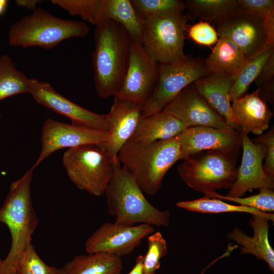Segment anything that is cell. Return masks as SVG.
Segmentation results:
<instances>
[{"label": "cell", "instance_id": "cell-37", "mask_svg": "<svg viewBox=\"0 0 274 274\" xmlns=\"http://www.w3.org/2000/svg\"><path fill=\"white\" fill-rule=\"evenodd\" d=\"M252 141L255 144H263L266 147L265 161L263 164L264 173L274 179V128L271 127L266 133L260 134Z\"/></svg>", "mask_w": 274, "mask_h": 274}, {"label": "cell", "instance_id": "cell-5", "mask_svg": "<svg viewBox=\"0 0 274 274\" xmlns=\"http://www.w3.org/2000/svg\"><path fill=\"white\" fill-rule=\"evenodd\" d=\"M89 31V27L83 21L62 19L37 7L31 14L11 25L8 43L13 47L51 49L64 40L85 37Z\"/></svg>", "mask_w": 274, "mask_h": 274}, {"label": "cell", "instance_id": "cell-20", "mask_svg": "<svg viewBox=\"0 0 274 274\" xmlns=\"http://www.w3.org/2000/svg\"><path fill=\"white\" fill-rule=\"evenodd\" d=\"M231 102L232 113L239 132L260 135L268 128L273 113L260 97L257 89Z\"/></svg>", "mask_w": 274, "mask_h": 274}, {"label": "cell", "instance_id": "cell-23", "mask_svg": "<svg viewBox=\"0 0 274 274\" xmlns=\"http://www.w3.org/2000/svg\"><path fill=\"white\" fill-rule=\"evenodd\" d=\"M247 60L236 44L226 37H221L204 62L211 73L232 77L234 79Z\"/></svg>", "mask_w": 274, "mask_h": 274}, {"label": "cell", "instance_id": "cell-41", "mask_svg": "<svg viewBox=\"0 0 274 274\" xmlns=\"http://www.w3.org/2000/svg\"><path fill=\"white\" fill-rule=\"evenodd\" d=\"M8 5V1L7 0H0V16L6 12Z\"/></svg>", "mask_w": 274, "mask_h": 274}, {"label": "cell", "instance_id": "cell-7", "mask_svg": "<svg viewBox=\"0 0 274 274\" xmlns=\"http://www.w3.org/2000/svg\"><path fill=\"white\" fill-rule=\"evenodd\" d=\"M62 162L71 182L80 190L95 196L105 194L113 174V163L100 145L67 149Z\"/></svg>", "mask_w": 274, "mask_h": 274}, {"label": "cell", "instance_id": "cell-24", "mask_svg": "<svg viewBox=\"0 0 274 274\" xmlns=\"http://www.w3.org/2000/svg\"><path fill=\"white\" fill-rule=\"evenodd\" d=\"M66 274H122L121 258L107 253L78 255L62 267Z\"/></svg>", "mask_w": 274, "mask_h": 274}, {"label": "cell", "instance_id": "cell-4", "mask_svg": "<svg viewBox=\"0 0 274 274\" xmlns=\"http://www.w3.org/2000/svg\"><path fill=\"white\" fill-rule=\"evenodd\" d=\"M107 212L118 224L132 226L146 224L168 227L170 212L153 206L133 177L120 164H113V174L105 193Z\"/></svg>", "mask_w": 274, "mask_h": 274}, {"label": "cell", "instance_id": "cell-3", "mask_svg": "<svg viewBox=\"0 0 274 274\" xmlns=\"http://www.w3.org/2000/svg\"><path fill=\"white\" fill-rule=\"evenodd\" d=\"M180 153L177 136L148 143L128 141L118 158L143 193L152 196L159 190L168 170L180 160Z\"/></svg>", "mask_w": 274, "mask_h": 274}, {"label": "cell", "instance_id": "cell-30", "mask_svg": "<svg viewBox=\"0 0 274 274\" xmlns=\"http://www.w3.org/2000/svg\"><path fill=\"white\" fill-rule=\"evenodd\" d=\"M140 19L167 16L183 13L184 2L180 0H131Z\"/></svg>", "mask_w": 274, "mask_h": 274}, {"label": "cell", "instance_id": "cell-18", "mask_svg": "<svg viewBox=\"0 0 274 274\" xmlns=\"http://www.w3.org/2000/svg\"><path fill=\"white\" fill-rule=\"evenodd\" d=\"M143 106L114 97L108 116L110 129L101 146L113 164L119 161L118 155L134 133L142 118Z\"/></svg>", "mask_w": 274, "mask_h": 274}, {"label": "cell", "instance_id": "cell-34", "mask_svg": "<svg viewBox=\"0 0 274 274\" xmlns=\"http://www.w3.org/2000/svg\"><path fill=\"white\" fill-rule=\"evenodd\" d=\"M60 268L47 265L31 243L26 248L16 268V274H58Z\"/></svg>", "mask_w": 274, "mask_h": 274}, {"label": "cell", "instance_id": "cell-35", "mask_svg": "<svg viewBox=\"0 0 274 274\" xmlns=\"http://www.w3.org/2000/svg\"><path fill=\"white\" fill-rule=\"evenodd\" d=\"M255 82L260 97L265 102L274 101V52L265 63Z\"/></svg>", "mask_w": 274, "mask_h": 274}, {"label": "cell", "instance_id": "cell-11", "mask_svg": "<svg viewBox=\"0 0 274 274\" xmlns=\"http://www.w3.org/2000/svg\"><path fill=\"white\" fill-rule=\"evenodd\" d=\"M154 230V226L146 224L127 226L106 222L86 239L85 250L87 253L103 252L121 258L131 253Z\"/></svg>", "mask_w": 274, "mask_h": 274}, {"label": "cell", "instance_id": "cell-15", "mask_svg": "<svg viewBox=\"0 0 274 274\" xmlns=\"http://www.w3.org/2000/svg\"><path fill=\"white\" fill-rule=\"evenodd\" d=\"M240 132L243 154L235 181L226 195L231 197H242L254 189L274 188V179L266 175L263 168V160L267 153L266 146L253 143L247 134Z\"/></svg>", "mask_w": 274, "mask_h": 274}, {"label": "cell", "instance_id": "cell-29", "mask_svg": "<svg viewBox=\"0 0 274 274\" xmlns=\"http://www.w3.org/2000/svg\"><path fill=\"white\" fill-rule=\"evenodd\" d=\"M29 78L18 70L10 55L0 56V101L17 94L29 93Z\"/></svg>", "mask_w": 274, "mask_h": 274}, {"label": "cell", "instance_id": "cell-44", "mask_svg": "<svg viewBox=\"0 0 274 274\" xmlns=\"http://www.w3.org/2000/svg\"><path fill=\"white\" fill-rule=\"evenodd\" d=\"M7 274H16V270L12 269L8 272Z\"/></svg>", "mask_w": 274, "mask_h": 274}, {"label": "cell", "instance_id": "cell-8", "mask_svg": "<svg viewBox=\"0 0 274 274\" xmlns=\"http://www.w3.org/2000/svg\"><path fill=\"white\" fill-rule=\"evenodd\" d=\"M188 20L187 15L181 13L147 18L142 21L141 43L153 61L167 63L185 58L184 39Z\"/></svg>", "mask_w": 274, "mask_h": 274}, {"label": "cell", "instance_id": "cell-31", "mask_svg": "<svg viewBox=\"0 0 274 274\" xmlns=\"http://www.w3.org/2000/svg\"><path fill=\"white\" fill-rule=\"evenodd\" d=\"M100 0H51L53 4L66 11L71 16H78L96 26L100 23Z\"/></svg>", "mask_w": 274, "mask_h": 274}, {"label": "cell", "instance_id": "cell-43", "mask_svg": "<svg viewBox=\"0 0 274 274\" xmlns=\"http://www.w3.org/2000/svg\"><path fill=\"white\" fill-rule=\"evenodd\" d=\"M58 274H66L62 267L60 268L59 272Z\"/></svg>", "mask_w": 274, "mask_h": 274}, {"label": "cell", "instance_id": "cell-2", "mask_svg": "<svg viewBox=\"0 0 274 274\" xmlns=\"http://www.w3.org/2000/svg\"><path fill=\"white\" fill-rule=\"evenodd\" d=\"M33 170L31 167L11 184L0 208V223L8 227L11 237L9 252L4 259L0 260V274L16 270L20 258L31 243V236L39 225L31 198Z\"/></svg>", "mask_w": 274, "mask_h": 274}, {"label": "cell", "instance_id": "cell-22", "mask_svg": "<svg viewBox=\"0 0 274 274\" xmlns=\"http://www.w3.org/2000/svg\"><path fill=\"white\" fill-rule=\"evenodd\" d=\"M186 126L173 115L161 111L142 118L128 141L148 143L177 136Z\"/></svg>", "mask_w": 274, "mask_h": 274}, {"label": "cell", "instance_id": "cell-45", "mask_svg": "<svg viewBox=\"0 0 274 274\" xmlns=\"http://www.w3.org/2000/svg\"><path fill=\"white\" fill-rule=\"evenodd\" d=\"M1 118H2V116H1V115L0 114V123H1Z\"/></svg>", "mask_w": 274, "mask_h": 274}, {"label": "cell", "instance_id": "cell-26", "mask_svg": "<svg viewBox=\"0 0 274 274\" xmlns=\"http://www.w3.org/2000/svg\"><path fill=\"white\" fill-rule=\"evenodd\" d=\"M184 3L188 18L217 23L239 8L237 0H187Z\"/></svg>", "mask_w": 274, "mask_h": 274}, {"label": "cell", "instance_id": "cell-9", "mask_svg": "<svg viewBox=\"0 0 274 274\" xmlns=\"http://www.w3.org/2000/svg\"><path fill=\"white\" fill-rule=\"evenodd\" d=\"M211 74L204 60L190 55L177 62L158 63L157 82L143 106L142 117L161 112L187 86Z\"/></svg>", "mask_w": 274, "mask_h": 274}, {"label": "cell", "instance_id": "cell-17", "mask_svg": "<svg viewBox=\"0 0 274 274\" xmlns=\"http://www.w3.org/2000/svg\"><path fill=\"white\" fill-rule=\"evenodd\" d=\"M180 144V160L208 150L239 149L241 132L235 129H223L209 126L185 128L177 136Z\"/></svg>", "mask_w": 274, "mask_h": 274}, {"label": "cell", "instance_id": "cell-19", "mask_svg": "<svg viewBox=\"0 0 274 274\" xmlns=\"http://www.w3.org/2000/svg\"><path fill=\"white\" fill-rule=\"evenodd\" d=\"M269 221L265 217L252 215L249 221L254 232L252 236L248 235L239 227H235L227 234V237L236 243L241 249V253L253 255L257 259L264 261L273 272L274 250L268 239Z\"/></svg>", "mask_w": 274, "mask_h": 274}, {"label": "cell", "instance_id": "cell-36", "mask_svg": "<svg viewBox=\"0 0 274 274\" xmlns=\"http://www.w3.org/2000/svg\"><path fill=\"white\" fill-rule=\"evenodd\" d=\"M187 33L194 42L203 46H211L219 40L217 30L210 23L204 21L188 26Z\"/></svg>", "mask_w": 274, "mask_h": 274}, {"label": "cell", "instance_id": "cell-33", "mask_svg": "<svg viewBox=\"0 0 274 274\" xmlns=\"http://www.w3.org/2000/svg\"><path fill=\"white\" fill-rule=\"evenodd\" d=\"M147 243L148 250L144 256L143 274H155L160 267L161 258L167 254V243L159 231L149 235Z\"/></svg>", "mask_w": 274, "mask_h": 274}, {"label": "cell", "instance_id": "cell-16", "mask_svg": "<svg viewBox=\"0 0 274 274\" xmlns=\"http://www.w3.org/2000/svg\"><path fill=\"white\" fill-rule=\"evenodd\" d=\"M162 111L176 117L187 128L209 126L233 129L199 94L193 83L184 88Z\"/></svg>", "mask_w": 274, "mask_h": 274}, {"label": "cell", "instance_id": "cell-40", "mask_svg": "<svg viewBox=\"0 0 274 274\" xmlns=\"http://www.w3.org/2000/svg\"><path fill=\"white\" fill-rule=\"evenodd\" d=\"M144 256L139 255L136 258L135 264L128 274H143Z\"/></svg>", "mask_w": 274, "mask_h": 274}, {"label": "cell", "instance_id": "cell-39", "mask_svg": "<svg viewBox=\"0 0 274 274\" xmlns=\"http://www.w3.org/2000/svg\"><path fill=\"white\" fill-rule=\"evenodd\" d=\"M42 2L40 0H17L15 3L18 7H22L32 11L36 9L37 5Z\"/></svg>", "mask_w": 274, "mask_h": 274}, {"label": "cell", "instance_id": "cell-42", "mask_svg": "<svg viewBox=\"0 0 274 274\" xmlns=\"http://www.w3.org/2000/svg\"><path fill=\"white\" fill-rule=\"evenodd\" d=\"M221 259V257L219 256L217 258H216L215 260H214L211 263H210L207 266H206L205 268L202 269L201 272L199 274H204L206 270L211 266H212L214 263L218 261L219 260Z\"/></svg>", "mask_w": 274, "mask_h": 274}, {"label": "cell", "instance_id": "cell-38", "mask_svg": "<svg viewBox=\"0 0 274 274\" xmlns=\"http://www.w3.org/2000/svg\"><path fill=\"white\" fill-rule=\"evenodd\" d=\"M239 8L265 18L274 12L273 0H237Z\"/></svg>", "mask_w": 274, "mask_h": 274}, {"label": "cell", "instance_id": "cell-13", "mask_svg": "<svg viewBox=\"0 0 274 274\" xmlns=\"http://www.w3.org/2000/svg\"><path fill=\"white\" fill-rule=\"evenodd\" d=\"M219 38L231 40L247 59L260 52L267 44L264 19L239 8L217 23Z\"/></svg>", "mask_w": 274, "mask_h": 274}, {"label": "cell", "instance_id": "cell-6", "mask_svg": "<svg viewBox=\"0 0 274 274\" xmlns=\"http://www.w3.org/2000/svg\"><path fill=\"white\" fill-rule=\"evenodd\" d=\"M239 150H208L192 155L178 166V174L189 187L205 196L229 189L236 178Z\"/></svg>", "mask_w": 274, "mask_h": 274}, {"label": "cell", "instance_id": "cell-14", "mask_svg": "<svg viewBox=\"0 0 274 274\" xmlns=\"http://www.w3.org/2000/svg\"><path fill=\"white\" fill-rule=\"evenodd\" d=\"M29 93L39 104L68 118L74 124L109 131L107 114H96L80 107L58 93L49 82L29 78Z\"/></svg>", "mask_w": 274, "mask_h": 274}, {"label": "cell", "instance_id": "cell-25", "mask_svg": "<svg viewBox=\"0 0 274 274\" xmlns=\"http://www.w3.org/2000/svg\"><path fill=\"white\" fill-rule=\"evenodd\" d=\"M100 23L109 20L117 22L131 40L141 43L142 23L131 0H100Z\"/></svg>", "mask_w": 274, "mask_h": 274}, {"label": "cell", "instance_id": "cell-12", "mask_svg": "<svg viewBox=\"0 0 274 274\" xmlns=\"http://www.w3.org/2000/svg\"><path fill=\"white\" fill-rule=\"evenodd\" d=\"M107 137L108 132L48 118L44 121L42 129L40 153L31 168L35 169L59 150L86 145H101Z\"/></svg>", "mask_w": 274, "mask_h": 274}, {"label": "cell", "instance_id": "cell-21", "mask_svg": "<svg viewBox=\"0 0 274 274\" xmlns=\"http://www.w3.org/2000/svg\"><path fill=\"white\" fill-rule=\"evenodd\" d=\"M233 82L232 77L211 74L193 84L199 94L225 120L228 126L238 131L229 97Z\"/></svg>", "mask_w": 274, "mask_h": 274}, {"label": "cell", "instance_id": "cell-32", "mask_svg": "<svg viewBox=\"0 0 274 274\" xmlns=\"http://www.w3.org/2000/svg\"><path fill=\"white\" fill-rule=\"evenodd\" d=\"M207 197L234 202L240 206L253 208L263 213H272L274 212V191L271 188H261L258 193L246 197H231L216 192H213Z\"/></svg>", "mask_w": 274, "mask_h": 274}, {"label": "cell", "instance_id": "cell-27", "mask_svg": "<svg viewBox=\"0 0 274 274\" xmlns=\"http://www.w3.org/2000/svg\"><path fill=\"white\" fill-rule=\"evenodd\" d=\"M273 52L274 46L267 44L258 54L247 59L234 78L229 95L231 102L246 94L250 85L255 81Z\"/></svg>", "mask_w": 274, "mask_h": 274}, {"label": "cell", "instance_id": "cell-10", "mask_svg": "<svg viewBox=\"0 0 274 274\" xmlns=\"http://www.w3.org/2000/svg\"><path fill=\"white\" fill-rule=\"evenodd\" d=\"M158 78V63L147 54L141 43L131 40L129 58L122 84L114 97L143 106Z\"/></svg>", "mask_w": 274, "mask_h": 274}, {"label": "cell", "instance_id": "cell-1", "mask_svg": "<svg viewBox=\"0 0 274 274\" xmlns=\"http://www.w3.org/2000/svg\"><path fill=\"white\" fill-rule=\"evenodd\" d=\"M131 40L124 28L113 20L96 26L92 64L95 88L100 98L115 96L119 90L128 67Z\"/></svg>", "mask_w": 274, "mask_h": 274}, {"label": "cell", "instance_id": "cell-28", "mask_svg": "<svg viewBox=\"0 0 274 274\" xmlns=\"http://www.w3.org/2000/svg\"><path fill=\"white\" fill-rule=\"evenodd\" d=\"M176 206L189 211L201 213L219 214L229 212L248 213L254 215L262 216L273 222V213H263L257 210L242 206H235L225 202L222 200L204 196L191 200L180 201Z\"/></svg>", "mask_w": 274, "mask_h": 274}]
</instances>
